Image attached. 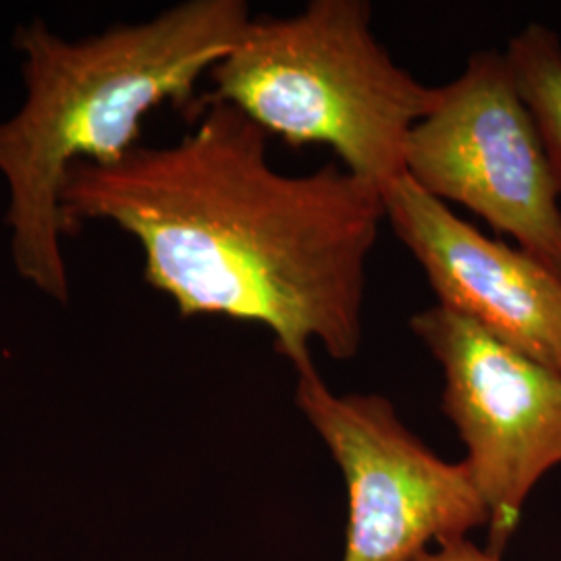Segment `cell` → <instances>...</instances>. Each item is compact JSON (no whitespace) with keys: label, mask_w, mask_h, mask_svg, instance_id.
I'll return each mask as SVG.
<instances>
[{"label":"cell","mask_w":561,"mask_h":561,"mask_svg":"<svg viewBox=\"0 0 561 561\" xmlns=\"http://www.w3.org/2000/svg\"><path fill=\"white\" fill-rule=\"evenodd\" d=\"M505 59L533 119L539 127L561 196V42L541 23H530L514 36Z\"/></svg>","instance_id":"ba28073f"},{"label":"cell","mask_w":561,"mask_h":561,"mask_svg":"<svg viewBox=\"0 0 561 561\" xmlns=\"http://www.w3.org/2000/svg\"><path fill=\"white\" fill-rule=\"evenodd\" d=\"M296 401L347 489L341 561H414L468 539L489 512L463 461L443 460L377 393L337 396L314 362L296 368Z\"/></svg>","instance_id":"5b68a950"},{"label":"cell","mask_w":561,"mask_h":561,"mask_svg":"<svg viewBox=\"0 0 561 561\" xmlns=\"http://www.w3.org/2000/svg\"><path fill=\"white\" fill-rule=\"evenodd\" d=\"M243 0H187L154 20L65 41L32 21L15 34L25 99L0 121V175L11 256L21 279L67 304L60 192L73 164L113 167L140 144L141 121L162 104L198 108L196 85L240 42Z\"/></svg>","instance_id":"7a4b0ae2"},{"label":"cell","mask_w":561,"mask_h":561,"mask_svg":"<svg viewBox=\"0 0 561 561\" xmlns=\"http://www.w3.org/2000/svg\"><path fill=\"white\" fill-rule=\"evenodd\" d=\"M414 561H502V556L491 551L489 547H477L470 539H458L443 542L439 547L422 553L421 558Z\"/></svg>","instance_id":"9c48e42d"},{"label":"cell","mask_w":561,"mask_h":561,"mask_svg":"<svg viewBox=\"0 0 561 561\" xmlns=\"http://www.w3.org/2000/svg\"><path fill=\"white\" fill-rule=\"evenodd\" d=\"M443 370V412L489 512L502 556L535 486L561 466V373L524 356L442 306L410 321Z\"/></svg>","instance_id":"8992f818"},{"label":"cell","mask_w":561,"mask_h":561,"mask_svg":"<svg viewBox=\"0 0 561 561\" xmlns=\"http://www.w3.org/2000/svg\"><path fill=\"white\" fill-rule=\"evenodd\" d=\"M196 115L173 146L73 164L60 192L67 233L85 221L119 227L141 248L146 283L181 317L261 324L294 368L312 362L314 341L352 360L381 190L333 162L280 173L268 134L225 102L202 99Z\"/></svg>","instance_id":"6da1fadb"},{"label":"cell","mask_w":561,"mask_h":561,"mask_svg":"<svg viewBox=\"0 0 561 561\" xmlns=\"http://www.w3.org/2000/svg\"><path fill=\"white\" fill-rule=\"evenodd\" d=\"M403 169L561 277L560 190L505 53H474L456 80L437 85L408 136Z\"/></svg>","instance_id":"277c9868"},{"label":"cell","mask_w":561,"mask_h":561,"mask_svg":"<svg viewBox=\"0 0 561 561\" xmlns=\"http://www.w3.org/2000/svg\"><path fill=\"white\" fill-rule=\"evenodd\" d=\"M385 221L421 264L437 306L561 373V277L484 236L408 175L381 192Z\"/></svg>","instance_id":"52a82bcc"},{"label":"cell","mask_w":561,"mask_h":561,"mask_svg":"<svg viewBox=\"0 0 561 561\" xmlns=\"http://www.w3.org/2000/svg\"><path fill=\"white\" fill-rule=\"evenodd\" d=\"M208 76L206 101L294 148L329 146L381 192L405 175L408 136L437 96L375 36L366 0H312L294 18L252 20Z\"/></svg>","instance_id":"3957f363"}]
</instances>
